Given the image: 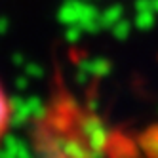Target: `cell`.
Returning a JSON list of instances; mask_svg holds the SVG:
<instances>
[{
	"label": "cell",
	"mask_w": 158,
	"mask_h": 158,
	"mask_svg": "<svg viewBox=\"0 0 158 158\" xmlns=\"http://www.w3.org/2000/svg\"><path fill=\"white\" fill-rule=\"evenodd\" d=\"M14 114H15L14 101L10 97L8 89L4 88V84L0 82V145H2V141L6 139L10 128H12Z\"/></svg>",
	"instance_id": "6da1fadb"
}]
</instances>
